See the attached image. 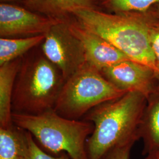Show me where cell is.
Returning <instances> with one entry per match:
<instances>
[{"label": "cell", "mask_w": 159, "mask_h": 159, "mask_svg": "<svg viewBox=\"0 0 159 159\" xmlns=\"http://www.w3.org/2000/svg\"><path fill=\"white\" fill-rule=\"evenodd\" d=\"M66 80L40 46L22 57L12 101V113L35 115L54 109Z\"/></svg>", "instance_id": "3"}, {"label": "cell", "mask_w": 159, "mask_h": 159, "mask_svg": "<svg viewBox=\"0 0 159 159\" xmlns=\"http://www.w3.org/2000/svg\"><path fill=\"white\" fill-rule=\"evenodd\" d=\"M60 21L32 11L21 5L0 4L1 38H24L46 35L52 26Z\"/></svg>", "instance_id": "7"}, {"label": "cell", "mask_w": 159, "mask_h": 159, "mask_svg": "<svg viewBox=\"0 0 159 159\" xmlns=\"http://www.w3.org/2000/svg\"><path fill=\"white\" fill-rule=\"evenodd\" d=\"M147 97L130 91L93 108L83 117L94 125L86 148L89 159H101L111 148L140 139L139 130Z\"/></svg>", "instance_id": "1"}, {"label": "cell", "mask_w": 159, "mask_h": 159, "mask_svg": "<svg viewBox=\"0 0 159 159\" xmlns=\"http://www.w3.org/2000/svg\"><path fill=\"white\" fill-rule=\"evenodd\" d=\"M100 72L117 89L139 92L147 98L159 85L158 77L153 69L132 60L115 64Z\"/></svg>", "instance_id": "8"}, {"label": "cell", "mask_w": 159, "mask_h": 159, "mask_svg": "<svg viewBox=\"0 0 159 159\" xmlns=\"http://www.w3.org/2000/svg\"><path fill=\"white\" fill-rule=\"evenodd\" d=\"M22 62V57L0 66V128L14 126L12 101L15 82Z\"/></svg>", "instance_id": "12"}, {"label": "cell", "mask_w": 159, "mask_h": 159, "mask_svg": "<svg viewBox=\"0 0 159 159\" xmlns=\"http://www.w3.org/2000/svg\"><path fill=\"white\" fill-rule=\"evenodd\" d=\"M126 93L115 87L100 70L87 63L65 81L54 110L66 119L81 120L93 108Z\"/></svg>", "instance_id": "5"}, {"label": "cell", "mask_w": 159, "mask_h": 159, "mask_svg": "<svg viewBox=\"0 0 159 159\" xmlns=\"http://www.w3.org/2000/svg\"><path fill=\"white\" fill-rule=\"evenodd\" d=\"M157 3L159 0H100L99 6L101 10L110 13L144 12Z\"/></svg>", "instance_id": "15"}, {"label": "cell", "mask_w": 159, "mask_h": 159, "mask_svg": "<svg viewBox=\"0 0 159 159\" xmlns=\"http://www.w3.org/2000/svg\"><path fill=\"white\" fill-rule=\"evenodd\" d=\"M66 22L72 33L83 43L87 63L98 70L131 60L107 40L81 26L74 17Z\"/></svg>", "instance_id": "9"}, {"label": "cell", "mask_w": 159, "mask_h": 159, "mask_svg": "<svg viewBox=\"0 0 159 159\" xmlns=\"http://www.w3.org/2000/svg\"><path fill=\"white\" fill-rule=\"evenodd\" d=\"M45 35L24 38H0V66L23 57L40 46Z\"/></svg>", "instance_id": "13"}, {"label": "cell", "mask_w": 159, "mask_h": 159, "mask_svg": "<svg viewBox=\"0 0 159 159\" xmlns=\"http://www.w3.org/2000/svg\"><path fill=\"white\" fill-rule=\"evenodd\" d=\"M142 14L148 29L150 43L159 71V19L153 17L148 11L142 12Z\"/></svg>", "instance_id": "17"}, {"label": "cell", "mask_w": 159, "mask_h": 159, "mask_svg": "<svg viewBox=\"0 0 159 159\" xmlns=\"http://www.w3.org/2000/svg\"><path fill=\"white\" fill-rule=\"evenodd\" d=\"M23 159H71L66 153H62L54 156L45 152L35 143L33 136L29 132L25 131V146Z\"/></svg>", "instance_id": "16"}, {"label": "cell", "mask_w": 159, "mask_h": 159, "mask_svg": "<svg viewBox=\"0 0 159 159\" xmlns=\"http://www.w3.org/2000/svg\"><path fill=\"white\" fill-rule=\"evenodd\" d=\"M25 131L17 126L0 128V159H23Z\"/></svg>", "instance_id": "14"}, {"label": "cell", "mask_w": 159, "mask_h": 159, "mask_svg": "<svg viewBox=\"0 0 159 159\" xmlns=\"http://www.w3.org/2000/svg\"><path fill=\"white\" fill-rule=\"evenodd\" d=\"M135 142L120 144L110 150L101 159H130L131 150Z\"/></svg>", "instance_id": "18"}, {"label": "cell", "mask_w": 159, "mask_h": 159, "mask_svg": "<svg viewBox=\"0 0 159 159\" xmlns=\"http://www.w3.org/2000/svg\"><path fill=\"white\" fill-rule=\"evenodd\" d=\"M73 17L81 26L107 40L133 61L153 69L159 79V70L142 12L110 13L81 9L75 11Z\"/></svg>", "instance_id": "2"}, {"label": "cell", "mask_w": 159, "mask_h": 159, "mask_svg": "<svg viewBox=\"0 0 159 159\" xmlns=\"http://www.w3.org/2000/svg\"><path fill=\"white\" fill-rule=\"evenodd\" d=\"M99 4L100 0H23L22 6L32 11L66 21L73 17L76 10H100Z\"/></svg>", "instance_id": "10"}, {"label": "cell", "mask_w": 159, "mask_h": 159, "mask_svg": "<svg viewBox=\"0 0 159 159\" xmlns=\"http://www.w3.org/2000/svg\"><path fill=\"white\" fill-rule=\"evenodd\" d=\"M139 134L143 143V155L159 152V85L147 98Z\"/></svg>", "instance_id": "11"}, {"label": "cell", "mask_w": 159, "mask_h": 159, "mask_svg": "<svg viewBox=\"0 0 159 159\" xmlns=\"http://www.w3.org/2000/svg\"><path fill=\"white\" fill-rule=\"evenodd\" d=\"M40 47L47 58L60 70L66 81L87 63L83 43L66 21L51 27Z\"/></svg>", "instance_id": "6"}, {"label": "cell", "mask_w": 159, "mask_h": 159, "mask_svg": "<svg viewBox=\"0 0 159 159\" xmlns=\"http://www.w3.org/2000/svg\"><path fill=\"white\" fill-rule=\"evenodd\" d=\"M144 159H159V152H155L145 155Z\"/></svg>", "instance_id": "20"}, {"label": "cell", "mask_w": 159, "mask_h": 159, "mask_svg": "<svg viewBox=\"0 0 159 159\" xmlns=\"http://www.w3.org/2000/svg\"><path fill=\"white\" fill-rule=\"evenodd\" d=\"M1 2L4 3H9V4H14L22 6L23 0H0Z\"/></svg>", "instance_id": "21"}, {"label": "cell", "mask_w": 159, "mask_h": 159, "mask_svg": "<svg viewBox=\"0 0 159 159\" xmlns=\"http://www.w3.org/2000/svg\"><path fill=\"white\" fill-rule=\"evenodd\" d=\"M148 12L152 14L153 17L159 19V3H157L153 6H152Z\"/></svg>", "instance_id": "19"}, {"label": "cell", "mask_w": 159, "mask_h": 159, "mask_svg": "<svg viewBox=\"0 0 159 159\" xmlns=\"http://www.w3.org/2000/svg\"><path fill=\"white\" fill-rule=\"evenodd\" d=\"M14 125L29 132L43 148L54 156L62 153L71 159H89L86 144L94 125L84 120L63 117L51 109L30 115L12 113Z\"/></svg>", "instance_id": "4"}]
</instances>
